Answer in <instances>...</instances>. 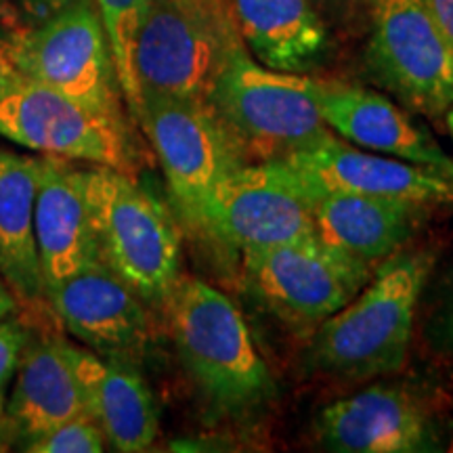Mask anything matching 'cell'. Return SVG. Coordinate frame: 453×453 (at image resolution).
Returning a JSON list of instances; mask_svg holds the SVG:
<instances>
[{
  "instance_id": "6da1fadb",
  "label": "cell",
  "mask_w": 453,
  "mask_h": 453,
  "mask_svg": "<svg viewBox=\"0 0 453 453\" xmlns=\"http://www.w3.org/2000/svg\"><path fill=\"white\" fill-rule=\"evenodd\" d=\"M433 267L434 257L426 250L388 257L347 307L321 321L311 342V364L342 378L399 372Z\"/></svg>"
},
{
  "instance_id": "7a4b0ae2",
  "label": "cell",
  "mask_w": 453,
  "mask_h": 453,
  "mask_svg": "<svg viewBox=\"0 0 453 453\" xmlns=\"http://www.w3.org/2000/svg\"><path fill=\"white\" fill-rule=\"evenodd\" d=\"M164 307L179 357L220 416H242L275 395V382L235 303L211 283L179 277Z\"/></svg>"
},
{
  "instance_id": "3957f363",
  "label": "cell",
  "mask_w": 453,
  "mask_h": 453,
  "mask_svg": "<svg viewBox=\"0 0 453 453\" xmlns=\"http://www.w3.org/2000/svg\"><path fill=\"white\" fill-rule=\"evenodd\" d=\"M99 260L147 307H164L180 277V234L173 214L110 166L82 170Z\"/></svg>"
},
{
  "instance_id": "277c9868",
  "label": "cell",
  "mask_w": 453,
  "mask_h": 453,
  "mask_svg": "<svg viewBox=\"0 0 453 453\" xmlns=\"http://www.w3.org/2000/svg\"><path fill=\"white\" fill-rule=\"evenodd\" d=\"M208 105L240 151L283 160L330 137L313 95V78L277 72L252 59L243 42L229 49Z\"/></svg>"
},
{
  "instance_id": "5b68a950",
  "label": "cell",
  "mask_w": 453,
  "mask_h": 453,
  "mask_svg": "<svg viewBox=\"0 0 453 453\" xmlns=\"http://www.w3.org/2000/svg\"><path fill=\"white\" fill-rule=\"evenodd\" d=\"M237 42L240 32L225 0H151L134 41L141 97L151 93L208 104Z\"/></svg>"
},
{
  "instance_id": "8992f818",
  "label": "cell",
  "mask_w": 453,
  "mask_h": 453,
  "mask_svg": "<svg viewBox=\"0 0 453 453\" xmlns=\"http://www.w3.org/2000/svg\"><path fill=\"white\" fill-rule=\"evenodd\" d=\"M17 72L27 81L122 118L120 84L105 27L93 0L72 4L7 42Z\"/></svg>"
},
{
  "instance_id": "52a82bcc",
  "label": "cell",
  "mask_w": 453,
  "mask_h": 453,
  "mask_svg": "<svg viewBox=\"0 0 453 453\" xmlns=\"http://www.w3.org/2000/svg\"><path fill=\"white\" fill-rule=\"evenodd\" d=\"M254 296L296 324L321 321L347 307L373 275L372 265L309 234L242 252Z\"/></svg>"
},
{
  "instance_id": "ba28073f",
  "label": "cell",
  "mask_w": 453,
  "mask_h": 453,
  "mask_svg": "<svg viewBox=\"0 0 453 453\" xmlns=\"http://www.w3.org/2000/svg\"><path fill=\"white\" fill-rule=\"evenodd\" d=\"M139 124L154 145L179 217L203 231L214 187L240 164V150L203 101L145 93Z\"/></svg>"
},
{
  "instance_id": "9c48e42d",
  "label": "cell",
  "mask_w": 453,
  "mask_h": 453,
  "mask_svg": "<svg viewBox=\"0 0 453 453\" xmlns=\"http://www.w3.org/2000/svg\"><path fill=\"white\" fill-rule=\"evenodd\" d=\"M0 137L59 160H82L130 174L133 157L122 118L21 76L0 93Z\"/></svg>"
},
{
  "instance_id": "30bf717a",
  "label": "cell",
  "mask_w": 453,
  "mask_h": 453,
  "mask_svg": "<svg viewBox=\"0 0 453 453\" xmlns=\"http://www.w3.org/2000/svg\"><path fill=\"white\" fill-rule=\"evenodd\" d=\"M367 65L411 110L439 116L453 105V49L424 0H373Z\"/></svg>"
},
{
  "instance_id": "8fae6325",
  "label": "cell",
  "mask_w": 453,
  "mask_h": 453,
  "mask_svg": "<svg viewBox=\"0 0 453 453\" xmlns=\"http://www.w3.org/2000/svg\"><path fill=\"white\" fill-rule=\"evenodd\" d=\"M203 234L240 252L315 234L304 185L281 160L240 162L214 187Z\"/></svg>"
},
{
  "instance_id": "7c38bea8",
  "label": "cell",
  "mask_w": 453,
  "mask_h": 453,
  "mask_svg": "<svg viewBox=\"0 0 453 453\" xmlns=\"http://www.w3.org/2000/svg\"><path fill=\"white\" fill-rule=\"evenodd\" d=\"M61 326L87 349L134 361L150 342L147 304L101 260L44 290Z\"/></svg>"
},
{
  "instance_id": "4fadbf2b",
  "label": "cell",
  "mask_w": 453,
  "mask_h": 453,
  "mask_svg": "<svg viewBox=\"0 0 453 453\" xmlns=\"http://www.w3.org/2000/svg\"><path fill=\"white\" fill-rule=\"evenodd\" d=\"M281 162L309 189L393 197L428 206L453 202V177L420 164L350 147L334 137L304 147Z\"/></svg>"
},
{
  "instance_id": "5bb4252c",
  "label": "cell",
  "mask_w": 453,
  "mask_h": 453,
  "mask_svg": "<svg viewBox=\"0 0 453 453\" xmlns=\"http://www.w3.org/2000/svg\"><path fill=\"white\" fill-rule=\"evenodd\" d=\"M319 443L338 453H413L433 449L426 413L403 388L373 384L317 413Z\"/></svg>"
},
{
  "instance_id": "9a60e30c",
  "label": "cell",
  "mask_w": 453,
  "mask_h": 453,
  "mask_svg": "<svg viewBox=\"0 0 453 453\" xmlns=\"http://www.w3.org/2000/svg\"><path fill=\"white\" fill-rule=\"evenodd\" d=\"M313 95L327 128L336 130L344 141L453 177V157L390 99L350 84L326 81H313Z\"/></svg>"
},
{
  "instance_id": "2e32d148",
  "label": "cell",
  "mask_w": 453,
  "mask_h": 453,
  "mask_svg": "<svg viewBox=\"0 0 453 453\" xmlns=\"http://www.w3.org/2000/svg\"><path fill=\"white\" fill-rule=\"evenodd\" d=\"M87 411L104 433L105 443L122 453L147 451L160 430L154 393L134 361L105 357L65 342Z\"/></svg>"
},
{
  "instance_id": "e0dca14e",
  "label": "cell",
  "mask_w": 453,
  "mask_h": 453,
  "mask_svg": "<svg viewBox=\"0 0 453 453\" xmlns=\"http://www.w3.org/2000/svg\"><path fill=\"white\" fill-rule=\"evenodd\" d=\"M34 229L44 290L99 260L82 170L42 157Z\"/></svg>"
},
{
  "instance_id": "ac0fdd59",
  "label": "cell",
  "mask_w": 453,
  "mask_h": 453,
  "mask_svg": "<svg viewBox=\"0 0 453 453\" xmlns=\"http://www.w3.org/2000/svg\"><path fill=\"white\" fill-rule=\"evenodd\" d=\"M304 191L309 196L315 234L367 265L399 252L413 234L422 211L420 203L393 197L340 194L309 187H304Z\"/></svg>"
},
{
  "instance_id": "d6986e66",
  "label": "cell",
  "mask_w": 453,
  "mask_h": 453,
  "mask_svg": "<svg viewBox=\"0 0 453 453\" xmlns=\"http://www.w3.org/2000/svg\"><path fill=\"white\" fill-rule=\"evenodd\" d=\"M84 413H88L87 401L67 357L65 340L57 336L27 340L17 364V382L9 403V416L24 439Z\"/></svg>"
},
{
  "instance_id": "ffe728a7",
  "label": "cell",
  "mask_w": 453,
  "mask_h": 453,
  "mask_svg": "<svg viewBox=\"0 0 453 453\" xmlns=\"http://www.w3.org/2000/svg\"><path fill=\"white\" fill-rule=\"evenodd\" d=\"M38 174L41 160L0 147V277L26 304L44 298L34 229Z\"/></svg>"
},
{
  "instance_id": "44dd1931",
  "label": "cell",
  "mask_w": 453,
  "mask_h": 453,
  "mask_svg": "<svg viewBox=\"0 0 453 453\" xmlns=\"http://www.w3.org/2000/svg\"><path fill=\"white\" fill-rule=\"evenodd\" d=\"M240 38L260 65L307 72L324 53L327 36L311 0H231Z\"/></svg>"
},
{
  "instance_id": "7402d4cb",
  "label": "cell",
  "mask_w": 453,
  "mask_h": 453,
  "mask_svg": "<svg viewBox=\"0 0 453 453\" xmlns=\"http://www.w3.org/2000/svg\"><path fill=\"white\" fill-rule=\"evenodd\" d=\"M93 3L105 27L122 97L127 101L128 111L139 122L141 88L134 73V41L151 0H93Z\"/></svg>"
},
{
  "instance_id": "603a6c76",
  "label": "cell",
  "mask_w": 453,
  "mask_h": 453,
  "mask_svg": "<svg viewBox=\"0 0 453 453\" xmlns=\"http://www.w3.org/2000/svg\"><path fill=\"white\" fill-rule=\"evenodd\" d=\"M104 449V433L88 413L24 441V451L34 453H99Z\"/></svg>"
},
{
  "instance_id": "cb8c5ba5",
  "label": "cell",
  "mask_w": 453,
  "mask_h": 453,
  "mask_svg": "<svg viewBox=\"0 0 453 453\" xmlns=\"http://www.w3.org/2000/svg\"><path fill=\"white\" fill-rule=\"evenodd\" d=\"M27 340H30V332L19 321L7 319V317L0 319V387L17 370Z\"/></svg>"
},
{
  "instance_id": "d4e9b609",
  "label": "cell",
  "mask_w": 453,
  "mask_h": 453,
  "mask_svg": "<svg viewBox=\"0 0 453 453\" xmlns=\"http://www.w3.org/2000/svg\"><path fill=\"white\" fill-rule=\"evenodd\" d=\"M424 4L453 49V0H424Z\"/></svg>"
},
{
  "instance_id": "484cf974",
  "label": "cell",
  "mask_w": 453,
  "mask_h": 453,
  "mask_svg": "<svg viewBox=\"0 0 453 453\" xmlns=\"http://www.w3.org/2000/svg\"><path fill=\"white\" fill-rule=\"evenodd\" d=\"M21 3H24V7L27 11H32V13L38 17V24H41L47 17L72 7V4L82 3V0H21Z\"/></svg>"
},
{
  "instance_id": "4316f807",
  "label": "cell",
  "mask_w": 453,
  "mask_h": 453,
  "mask_svg": "<svg viewBox=\"0 0 453 453\" xmlns=\"http://www.w3.org/2000/svg\"><path fill=\"white\" fill-rule=\"evenodd\" d=\"M19 78L21 73L17 72L13 59H11L7 42H0V93H4L9 87H13Z\"/></svg>"
},
{
  "instance_id": "83f0119b",
  "label": "cell",
  "mask_w": 453,
  "mask_h": 453,
  "mask_svg": "<svg viewBox=\"0 0 453 453\" xmlns=\"http://www.w3.org/2000/svg\"><path fill=\"white\" fill-rule=\"evenodd\" d=\"M437 330L441 334L443 344H447V347L453 350V288H451L449 296H447V300H445L443 309H441Z\"/></svg>"
},
{
  "instance_id": "f1b7e54d",
  "label": "cell",
  "mask_w": 453,
  "mask_h": 453,
  "mask_svg": "<svg viewBox=\"0 0 453 453\" xmlns=\"http://www.w3.org/2000/svg\"><path fill=\"white\" fill-rule=\"evenodd\" d=\"M15 309H17L15 294L11 292V288L7 286V281H4L3 277H0V319L9 317Z\"/></svg>"
},
{
  "instance_id": "f546056e",
  "label": "cell",
  "mask_w": 453,
  "mask_h": 453,
  "mask_svg": "<svg viewBox=\"0 0 453 453\" xmlns=\"http://www.w3.org/2000/svg\"><path fill=\"white\" fill-rule=\"evenodd\" d=\"M445 122H447V128H449V133H451V137H453V105L445 111Z\"/></svg>"
},
{
  "instance_id": "4dcf8cb0",
  "label": "cell",
  "mask_w": 453,
  "mask_h": 453,
  "mask_svg": "<svg viewBox=\"0 0 453 453\" xmlns=\"http://www.w3.org/2000/svg\"><path fill=\"white\" fill-rule=\"evenodd\" d=\"M449 451H453V441H451V445H449Z\"/></svg>"
},
{
  "instance_id": "1f68e13d",
  "label": "cell",
  "mask_w": 453,
  "mask_h": 453,
  "mask_svg": "<svg viewBox=\"0 0 453 453\" xmlns=\"http://www.w3.org/2000/svg\"><path fill=\"white\" fill-rule=\"evenodd\" d=\"M367 3H373V0H367Z\"/></svg>"
}]
</instances>
